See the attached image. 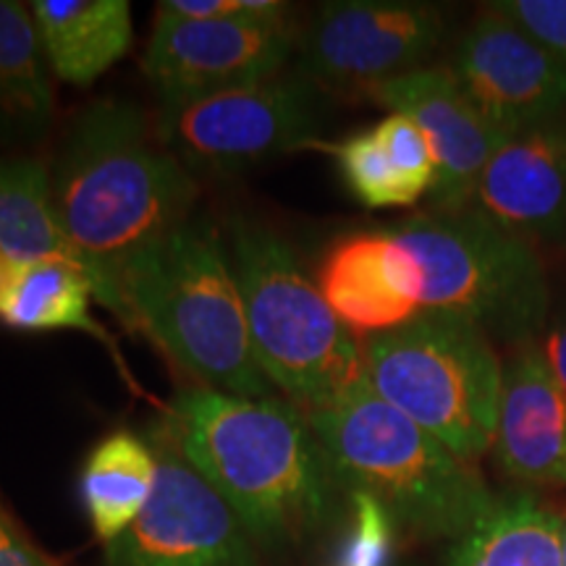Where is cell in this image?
I'll list each match as a JSON object with an SVG mask.
<instances>
[{
	"mask_svg": "<svg viewBox=\"0 0 566 566\" xmlns=\"http://www.w3.org/2000/svg\"><path fill=\"white\" fill-rule=\"evenodd\" d=\"M21 268H24V263H19V260L9 258V254L0 250V313H3L6 302H9L13 286H17Z\"/></svg>",
	"mask_w": 566,
	"mask_h": 566,
	"instance_id": "f546056e",
	"label": "cell"
},
{
	"mask_svg": "<svg viewBox=\"0 0 566 566\" xmlns=\"http://www.w3.org/2000/svg\"><path fill=\"white\" fill-rule=\"evenodd\" d=\"M158 451V483L132 527L105 551L108 566H258L252 537L221 493L171 438Z\"/></svg>",
	"mask_w": 566,
	"mask_h": 566,
	"instance_id": "8fae6325",
	"label": "cell"
},
{
	"mask_svg": "<svg viewBox=\"0 0 566 566\" xmlns=\"http://www.w3.org/2000/svg\"><path fill=\"white\" fill-rule=\"evenodd\" d=\"M51 181L61 229L95 300L122 317L118 281L134 258L192 218L195 176L137 105L108 97L76 113Z\"/></svg>",
	"mask_w": 566,
	"mask_h": 566,
	"instance_id": "6da1fadb",
	"label": "cell"
},
{
	"mask_svg": "<svg viewBox=\"0 0 566 566\" xmlns=\"http://www.w3.org/2000/svg\"><path fill=\"white\" fill-rule=\"evenodd\" d=\"M32 17L48 69L74 87L101 80L134 42L126 0H34Z\"/></svg>",
	"mask_w": 566,
	"mask_h": 566,
	"instance_id": "e0dca14e",
	"label": "cell"
},
{
	"mask_svg": "<svg viewBox=\"0 0 566 566\" xmlns=\"http://www.w3.org/2000/svg\"><path fill=\"white\" fill-rule=\"evenodd\" d=\"M365 380L462 462L493 446L504 365L491 336L457 315L422 310L363 346Z\"/></svg>",
	"mask_w": 566,
	"mask_h": 566,
	"instance_id": "8992f818",
	"label": "cell"
},
{
	"mask_svg": "<svg viewBox=\"0 0 566 566\" xmlns=\"http://www.w3.org/2000/svg\"><path fill=\"white\" fill-rule=\"evenodd\" d=\"M467 208L530 244L566 233V118L501 137Z\"/></svg>",
	"mask_w": 566,
	"mask_h": 566,
	"instance_id": "5bb4252c",
	"label": "cell"
},
{
	"mask_svg": "<svg viewBox=\"0 0 566 566\" xmlns=\"http://www.w3.org/2000/svg\"><path fill=\"white\" fill-rule=\"evenodd\" d=\"M537 349H541L543 359H546L551 373H554L556 384L562 386L566 396V310L564 313L551 315V321L543 331V336L537 338Z\"/></svg>",
	"mask_w": 566,
	"mask_h": 566,
	"instance_id": "f1b7e54d",
	"label": "cell"
},
{
	"mask_svg": "<svg viewBox=\"0 0 566 566\" xmlns=\"http://www.w3.org/2000/svg\"><path fill=\"white\" fill-rule=\"evenodd\" d=\"M0 566H53L0 506Z\"/></svg>",
	"mask_w": 566,
	"mask_h": 566,
	"instance_id": "4316f807",
	"label": "cell"
},
{
	"mask_svg": "<svg viewBox=\"0 0 566 566\" xmlns=\"http://www.w3.org/2000/svg\"><path fill=\"white\" fill-rule=\"evenodd\" d=\"M388 113H401L420 126L436 158L433 208H467L480 174L501 137L459 87L449 69H417L367 90Z\"/></svg>",
	"mask_w": 566,
	"mask_h": 566,
	"instance_id": "4fadbf2b",
	"label": "cell"
},
{
	"mask_svg": "<svg viewBox=\"0 0 566 566\" xmlns=\"http://www.w3.org/2000/svg\"><path fill=\"white\" fill-rule=\"evenodd\" d=\"M491 451L516 483L566 485V396L537 344L516 346L504 365Z\"/></svg>",
	"mask_w": 566,
	"mask_h": 566,
	"instance_id": "2e32d148",
	"label": "cell"
},
{
	"mask_svg": "<svg viewBox=\"0 0 566 566\" xmlns=\"http://www.w3.org/2000/svg\"><path fill=\"white\" fill-rule=\"evenodd\" d=\"M166 430L252 541L283 546L328 516L336 480L321 441L307 415L279 396L254 399L197 386L174 401Z\"/></svg>",
	"mask_w": 566,
	"mask_h": 566,
	"instance_id": "7a4b0ae2",
	"label": "cell"
},
{
	"mask_svg": "<svg viewBox=\"0 0 566 566\" xmlns=\"http://www.w3.org/2000/svg\"><path fill=\"white\" fill-rule=\"evenodd\" d=\"M92 296L95 292L82 265L63 263V260L24 263L17 286L0 313V323L21 334L84 331L111 344L108 334L90 315Z\"/></svg>",
	"mask_w": 566,
	"mask_h": 566,
	"instance_id": "7402d4cb",
	"label": "cell"
},
{
	"mask_svg": "<svg viewBox=\"0 0 566 566\" xmlns=\"http://www.w3.org/2000/svg\"><path fill=\"white\" fill-rule=\"evenodd\" d=\"M449 71L499 137L566 113L564 63L495 9L464 32Z\"/></svg>",
	"mask_w": 566,
	"mask_h": 566,
	"instance_id": "7c38bea8",
	"label": "cell"
},
{
	"mask_svg": "<svg viewBox=\"0 0 566 566\" xmlns=\"http://www.w3.org/2000/svg\"><path fill=\"white\" fill-rule=\"evenodd\" d=\"M229 252L254 359L289 405L307 415L363 380V346L279 231L237 218L229 229Z\"/></svg>",
	"mask_w": 566,
	"mask_h": 566,
	"instance_id": "5b68a950",
	"label": "cell"
},
{
	"mask_svg": "<svg viewBox=\"0 0 566 566\" xmlns=\"http://www.w3.org/2000/svg\"><path fill=\"white\" fill-rule=\"evenodd\" d=\"M32 11L0 0V147L21 150L48 137L53 84Z\"/></svg>",
	"mask_w": 566,
	"mask_h": 566,
	"instance_id": "d6986e66",
	"label": "cell"
},
{
	"mask_svg": "<svg viewBox=\"0 0 566 566\" xmlns=\"http://www.w3.org/2000/svg\"><path fill=\"white\" fill-rule=\"evenodd\" d=\"M118 296L122 321L137 325L200 386L273 396L254 359L231 258L210 221L192 216L134 258Z\"/></svg>",
	"mask_w": 566,
	"mask_h": 566,
	"instance_id": "3957f363",
	"label": "cell"
},
{
	"mask_svg": "<svg viewBox=\"0 0 566 566\" xmlns=\"http://www.w3.org/2000/svg\"><path fill=\"white\" fill-rule=\"evenodd\" d=\"M373 132L380 145H384L394 171L407 184L409 192L417 200L422 195H430L436 184V158L420 126L409 122L401 113H388L384 122L373 126Z\"/></svg>",
	"mask_w": 566,
	"mask_h": 566,
	"instance_id": "d4e9b609",
	"label": "cell"
},
{
	"mask_svg": "<svg viewBox=\"0 0 566 566\" xmlns=\"http://www.w3.org/2000/svg\"><path fill=\"white\" fill-rule=\"evenodd\" d=\"M0 250L19 263H76L61 229L51 171L34 158H0Z\"/></svg>",
	"mask_w": 566,
	"mask_h": 566,
	"instance_id": "44dd1931",
	"label": "cell"
},
{
	"mask_svg": "<svg viewBox=\"0 0 566 566\" xmlns=\"http://www.w3.org/2000/svg\"><path fill=\"white\" fill-rule=\"evenodd\" d=\"M247 11V0H166L158 13L174 19H221Z\"/></svg>",
	"mask_w": 566,
	"mask_h": 566,
	"instance_id": "83f0119b",
	"label": "cell"
},
{
	"mask_svg": "<svg viewBox=\"0 0 566 566\" xmlns=\"http://www.w3.org/2000/svg\"><path fill=\"white\" fill-rule=\"evenodd\" d=\"M449 566H564V520L548 501L514 491L491 501L475 525L454 537Z\"/></svg>",
	"mask_w": 566,
	"mask_h": 566,
	"instance_id": "ac0fdd59",
	"label": "cell"
},
{
	"mask_svg": "<svg viewBox=\"0 0 566 566\" xmlns=\"http://www.w3.org/2000/svg\"><path fill=\"white\" fill-rule=\"evenodd\" d=\"M317 92L300 74H275L160 103L155 134L189 174H239L315 142Z\"/></svg>",
	"mask_w": 566,
	"mask_h": 566,
	"instance_id": "ba28073f",
	"label": "cell"
},
{
	"mask_svg": "<svg viewBox=\"0 0 566 566\" xmlns=\"http://www.w3.org/2000/svg\"><path fill=\"white\" fill-rule=\"evenodd\" d=\"M352 495V525L334 566H391L394 516L367 493Z\"/></svg>",
	"mask_w": 566,
	"mask_h": 566,
	"instance_id": "cb8c5ba5",
	"label": "cell"
},
{
	"mask_svg": "<svg viewBox=\"0 0 566 566\" xmlns=\"http://www.w3.org/2000/svg\"><path fill=\"white\" fill-rule=\"evenodd\" d=\"M564 566H566V516H564Z\"/></svg>",
	"mask_w": 566,
	"mask_h": 566,
	"instance_id": "4dcf8cb0",
	"label": "cell"
},
{
	"mask_svg": "<svg viewBox=\"0 0 566 566\" xmlns=\"http://www.w3.org/2000/svg\"><path fill=\"white\" fill-rule=\"evenodd\" d=\"M336 485L384 504L396 525L422 537H459L491 506L475 464L462 462L407 415L380 399L365 375L307 412Z\"/></svg>",
	"mask_w": 566,
	"mask_h": 566,
	"instance_id": "277c9868",
	"label": "cell"
},
{
	"mask_svg": "<svg viewBox=\"0 0 566 566\" xmlns=\"http://www.w3.org/2000/svg\"><path fill=\"white\" fill-rule=\"evenodd\" d=\"M446 34V17L415 0L323 3L296 40L300 71L317 90H373L412 74Z\"/></svg>",
	"mask_w": 566,
	"mask_h": 566,
	"instance_id": "30bf717a",
	"label": "cell"
},
{
	"mask_svg": "<svg viewBox=\"0 0 566 566\" xmlns=\"http://www.w3.org/2000/svg\"><path fill=\"white\" fill-rule=\"evenodd\" d=\"M422 273V310L457 315L491 338L537 344L551 321L546 268L527 239L472 208L415 212L388 229Z\"/></svg>",
	"mask_w": 566,
	"mask_h": 566,
	"instance_id": "52a82bcc",
	"label": "cell"
},
{
	"mask_svg": "<svg viewBox=\"0 0 566 566\" xmlns=\"http://www.w3.org/2000/svg\"><path fill=\"white\" fill-rule=\"evenodd\" d=\"M331 153H334L346 189L365 208H407V205L417 202V197L394 171L391 160H388L384 145L373 129L349 134V137L331 145Z\"/></svg>",
	"mask_w": 566,
	"mask_h": 566,
	"instance_id": "603a6c76",
	"label": "cell"
},
{
	"mask_svg": "<svg viewBox=\"0 0 566 566\" xmlns=\"http://www.w3.org/2000/svg\"><path fill=\"white\" fill-rule=\"evenodd\" d=\"M158 464L155 446L132 430L92 446L80 472V499L97 541L111 546L132 527L158 483Z\"/></svg>",
	"mask_w": 566,
	"mask_h": 566,
	"instance_id": "ffe728a7",
	"label": "cell"
},
{
	"mask_svg": "<svg viewBox=\"0 0 566 566\" xmlns=\"http://www.w3.org/2000/svg\"><path fill=\"white\" fill-rule=\"evenodd\" d=\"M491 9L504 13L566 66V0H501Z\"/></svg>",
	"mask_w": 566,
	"mask_h": 566,
	"instance_id": "484cf974",
	"label": "cell"
},
{
	"mask_svg": "<svg viewBox=\"0 0 566 566\" xmlns=\"http://www.w3.org/2000/svg\"><path fill=\"white\" fill-rule=\"evenodd\" d=\"M296 40L279 0H247V11L221 19L158 13L142 71L160 103H176L281 74Z\"/></svg>",
	"mask_w": 566,
	"mask_h": 566,
	"instance_id": "9c48e42d",
	"label": "cell"
},
{
	"mask_svg": "<svg viewBox=\"0 0 566 566\" xmlns=\"http://www.w3.org/2000/svg\"><path fill=\"white\" fill-rule=\"evenodd\" d=\"M317 289L352 334L378 336L422 313L420 265L384 233H354L325 252Z\"/></svg>",
	"mask_w": 566,
	"mask_h": 566,
	"instance_id": "9a60e30c",
	"label": "cell"
}]
</instances>
